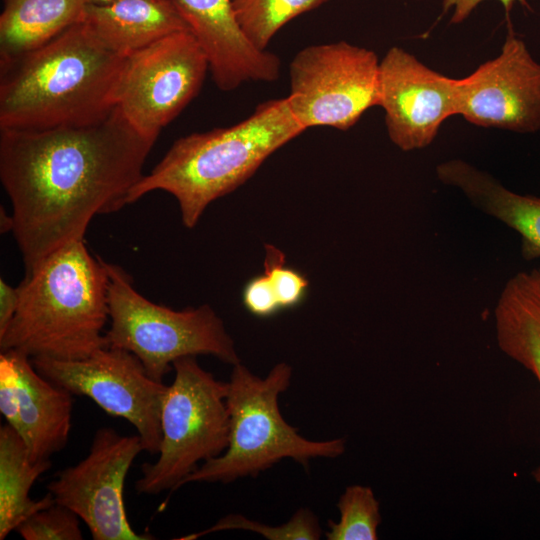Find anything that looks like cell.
<instances>
[{
    "label": "cell",
    "mask_w": 540,
    "mask_h": 540,
    "mask_svg": "<svg viewBox=\"0 0 540 540\" xmlns=\"http://www.w3.org/2000/svg\"><path fill=\"white\" fill-rule=\"evenodd\" d=\"M233 529L253 531L270 540H317L322 534L317 516L307 508H300L286 523L279 526L265 525L241 514L232 513L205 530L177 539L195 540L210 533Z\"/></svg>",
    "instance_id": "23"
},
{
    "label": "cell",
    "mask_w": 540,
    "mask_h": 540,
    "mask_svg": "<svg viewBox=\"0 0 540 540\" xmlns=\"http://www.w3.org/2000/svg\"><path fill=\"white\" fill-rule=\"evenodd\" d=\"M51 467V461H31L21 436L7 423L0 427V540L35 512L55 500L48 494L30 498L35 481Z\"/></svg>",
    "instance_id": "20"
},
{
    "label": "cell",
    "mask_w": 540,
    "mask_h": 540,
    "mask_svg": "<svg viewBox=\"0 0 540 540\" xmlns=\"http://www.w3.org/2000/svg\"><path fill=\"white\" fill-rule=\"evenodd\" d=\"M172 366L175 376L162 404L158 458L141 466L138 494H172L200 462L221 455L228 446L227 382L215 379L195 356L181 357Z\"/></svg>",
    "instance_id": "7"
},
{
    "label": "cell",
    "mask_w": 540,
    "mask_h": 540,
    "mask_svg": "<svg viewBox=\"0 0 540 540\" xmlns=\"http://www.w3.org/2000/svg\"><path fill=\"white\" fill-rule=\"evenodd\" d=\"M500 53L457 79V115L483 128L540 130V63L508 23Z\"/></svg>",
    "instance_id": "12"
},
{
    "label": "cell",
    "mask_w": 540,
    "mask_h": 540,
    "mask_svg": "<svg viewBox=\"0 0 540 540\" xmlns=\"http://www.w3.org/2000/svg\"><path fill=\"white\" fill-rule=\"evenodd\" d=\"M9 363L19 404L17 433L33 462L50 460L67 444L72 421V394L42 376L31 357L17 350L1 351Z\"/></svg>",
    "instance_id": "15"
},
{
    "label": "cell",
    "mask_w": 540,
    "mask_h": 540,
    "mask_svg": "<svg viewBox=\"0 0 540 540\" xmlns=\"http://www.w3.org/2000/svg\"><path fill=\"white\" fill-rule=\"evenodd\" d=\"M143 450L140 437L99 428L89 452L73 466L59 471L47 485L56 503L72 510L94 540H153L130 525L124 503V484L135 458Z\"/></svg>",
    "instance_id": "11"
},
{
    "label": "cell",
    "mask_w": 540,
    "mask_h": 540,
    "mask_svg": "<svg viewBox=\"0 0 540 540\" xmlns=\"http://www.w3.org/2000/svg\"><path fill=\"white\" fill-rule=\"evenodd\" d=\"M0 412L15 431L19 426V404L12 369L0 355Z\"/></svg>",
    "instance_id": "27"
},
{
    "label": "cell",
    "mask_w": 540,
    "mask_h": 540,
    "mask_svg": "<svg viewBox=\"0 0 540 540\" xmlns=\"http://www.w3.org/2000/svg\"><path fill=\"white\" fill-rule=\"evenodd\" d=\"M85 0H3L0 16V61L48 43L82 22Z\"/></svg>",
    "instance_id": "19"
},
{
    "label": "cell",
    "mask_w": 540,
    "mask_h": 540,
    "mask_svg": "<svg viewBox=\"0 0 540 540\" xmlns=\"http://www.w3.org/2000/svg\"><path fill=\"white\" fill-rule=\"evenodd\" d=\"M338 522L328 521V540H376L381 521L379 502L370 487L352 485L337 503Z\"/></svg>",
    "instance_id": "22"
},
{
    "label": "cell",
    "mask_w": 540,
    "mask_h": 540,
    "mask_svg": "<svg viewBox=\"0 0 540 540\" xmlns=\"http://www.w3.org/2000/svg\"><path fill=\"white\" fill-rule=\"evenodd\" d=\"M264 274L278 299L281 310L300 305L307 296L309 282L297 269L285 262V254L273 245L265 246Z\"/></svg>",
    "instance_id": "25"
},
{
    "label": "cell",
    "mask_w": 540,
    "mask_h": 540,
    "mask_svg": "<svg viewBox=\"0 0 540 540\" xmlns=\"http://www.w3.org/2000/svg\"><path fill=\"white\" fill-rule=\"evenodd\" d=\"M31 360L49 381L72 395L89 397L111 416L126 419L135 427L143 450L158 454L161 410L168 385L152 379L136 355L105 346L79 360Z\"/></svg>",
    "instance_id": "10"
},
{
    "label": "cell",
    "mask_w": 540,
    "mask_h": 540,
    "mask_svg": "<svg viewBox=\"0 0 540 540\" xmlns=\"http://www.w3.org/2000/svg\"><path fill=\"white\" fill-rule=\"evenodd\" d=\"M108 282L106 261L92 256L84 239L52 252L17 287L18 307L0 334V350L79 360L105 347Z\"/></svg>",
    "instance_id": "3"
},
{
    "label": "cell",
    "mask_w": 540,
    "mask_h": 540,
    "mask_svg": "<svg viewBox=\"0 0 540 540\" xmlns=\"http://www.w3.org/2000/svg\"><path fill=\"white\" fill-rule=\"evenodd\" d=\"M19 302L18 289L13 288L0 279V334L5 331L12 320Z\"/></svg>",
    "instance_id": "29"
},
{
    "label": "cell",
    "mask_w": 540,
    "mask_h": 540,
    "mask_svg": "<svg viewBox=\"0 0 540 540\" xmlns=\"http://www.w3.org/2000/svg\"><path fill=\"white\" fill-rule=\"evenodd\" d=\"M242 302L246 310L257 317H270L281 310L273 287L264 273L245 284Z\"/></svg>",
    "instance_id": "26"
},
{
    "label": "cell",
    "mask_w": 540,
    "mask_h": 540,
    "mask_svg": "<svg viewBox=\"0 0 540 540\" xmlns=\"http://www.w3.org/2000/svg\"><path fill=\"white\" fill-rule=\"evenodd\" d=\"M378 106L391 142L402 151L424 149L441 125L457 115V79L392 46L379 65Z\"/></svg>",
    "instance_id": "13"
},
{
    "label": "cell",
    "mask_w": 540,
    "mask_h": 540,
    "mask_svg": "<svg viewBox=\"0 0 540 540\" xmlns=\"http://www.w3.org/2000/svg\"><path fill=\"white\" fill-rule=\"evenodd\" d=\"M208 69L207 55L191 31L168 35L126 56L116 106L155 142L198 94Z\"/></svg>",
    "instance_id": "9"
},
{
    "label": "cell",
    "mask_w": 540,
    "mask_h": 540,
    "mask_svg": "<svg viewBox=\"0 0 540 540\" xmlns=\"http://www.w3.org/2000/svg\"><path fill=\"white\" fill-rule=\"evenodd\" d=\"M79 520L72 510L55 502L32 514L15 531L25 540H82Z\"/></svg>",
    "instance_id": "24"
},
{
    "label": "cell",
    "mask_w": 540,
    "mask_h": 540,
    "mask_svg": "<svg viewBox=\"0 0 540 540\" xmlns=\"http://www.w3.org/2000/svg\"><path fill=\"white\" fill-rule=\"evenodd\" d=\"M379 65L373 50L346 41L303 48L289 66L293 115L305 130L350 129L378 106Z\"/></svg>",
    "instance_id": "8"
},
{
    "label": "cell",
    "mask_w": 540,
    "mask_h": 540,
    "mask_svg": "<svg viewBox=\"0 0 540 540\" xmlns=\"http://www.w3.org/2000/svg\"><path fill=\"white\" fill-rule=\"evenodd\" d=\"M328 0H231L235 20L257 49L264 51L274 35L289 21Z\"/></svg>",
    "instance_id": "21"
},
{
    "label": "cell",
    "mask_w": 540,
    "mask_h": 540,
    "mask_svg": "<svg viewBox=\"0 0 540 540\" xmlns=\"http://www.w3.org/2000/svg\"><path fill=\"white\" fill-rule=\"evenodd\" d=\"M125 58L82 21L0 61V129L82 126L105 118L116 106Z\"/></svg>",
    "instance_id": "2"
},
{
    "label": "cell",
    "mask_w": 540,
    "mask_h": 540,
    "mask_svg": "<svg viewBox=\"0 0 540 540\" xmlns=\"http://www.w3.org/2000/svg\"><path fill=\"white\" fill-rule=\"evenodd\" d=\"M154 141L118 106L82 126L0 129V179L26 273L84 235L91 220L129 204Z\"/></svg>",
    "instance_id": "1"
},
{
    "label": "cell",
    "mask_w": 540,
    "mask_h": 540,
    "mask_svg": "<svg viewBox=\"0 0 540 540\" xmlns=\"http://www.w3.org/2000/svg\"><path fill=\"white\" fill-rule=\"evenodd\" d=\"M82 21L106 47L123 57L168 35L189 30L174 0L87 4Z\"/></svg>",
    "instance_id": "17"
},
{
    "label": "cell",
    "mask_w": 540,
    "mask_h": 540,
    "mask_svg": "<svg viewBox=\"0 0 540 540\" xmlns=\"http://www.w3.org/2000/svg\"><path fill=\"white\" fill-rule=\"evenodd\" d=\"M484 0H443V13L451 11L450 22L452 24H459L464 22L475 8ZM503 6L507 22L510 23L509 14L512 11L514 5L519 3L525 9L531 10V6L528 0H497Z\"/></svg>",
    "instance_id": "28"
},
{
    "label": "cell",
    "mask_w": 540,
    "mask_h": 540,
    "mask_svg": "<svg viewBox=\"0 0 540 540\" xmlns=\"http://www.w3.org/2000/svg\"><path fill=\"white\" fill-rule=\"evenodd\" d=\"M291 377L292 368L284 362L276 364L264 378L241 363L233 365L226 396L230 416L228 446L221 455L203 462L180 487L192 482L230 483L256 476L285 458L307 466L311 459L341 456L344 439L308 440L284 420L278 402Z\"/></svg>",
    "instance_id": "5"
},
{
    "label": "cell",
    "mask_w": 540,
    "mask_h": 540,
    "mask_svg": "<svg viewBox=\"0 0 540 540\" xmlns=\"http://www.w3.org/2000/svg\"><path fill=\"white\" fill-rule=\"evenodd\" d=\"M494 322L501 351L540 385V267L509 278L497 300Z\"/></svg>",
    "instance_id": "18"
},
{
    "label": "cell",
    "mask_w": 540,
    "mask_h": 540,
    "mask_svg": "<svg viewBox=\"0 0 540 540\" xmlns=\"http://www.w3.org/2000/svg\"><path fill=\"white\" fill-rule=\"evenodd\" d=\"M87 4H106L114 0H85Z\"/></svg>",
    "instance_id": "30"
},
{
    "label": "cell",
    "mask_w": 540,
    "mask_h": 540,
    "mask_svg": "<svg viewBox=\"0 0 540 540\" xmlns=\"http://www.w3.org/2000/svg\"><path fill=\"white\" fill-rule=\"evenodd\" d=\"M304 131L286 97L267 100L235 125L176 140L131 190L129 204L152 191H166L177 200L182 223L193 228L210 203L244 184Z\"/></svg>",
    "instance_id": "4"
},
{
    "label": "cell",
    "mask_w": 540,
    "mask_h": 540,
    "mask_svg": "<svg viewBox=\"0 0 540 540\" xmlns=\"http://www.w3.org/2000/svg\"><path fill=\"white\" fill-rule=\"evenodd\" d=\"M435 171L441 183L458 189L475 208L515 230L526 260L540 257V197L516 193L459 158L439 163Z\"/></svg>",
    "instance_id": "16"
},
{
    "label": "cell",
    "mask_w": 540,
    "mask_h": 540,
    "mask_svg": "<svg viewBox=\"0 0 540 540\" xmlns=\"http://www.w3.org/2000/svg\"><path fill=\"white\" fill-rule=\"evenodd\" d=\"M110 329L106 346L136 355L148 375L159 382L181 357L213 355L240 363L223 321L209 305L173 310L146 299L136 291L131 276L119 265L106 262Z\"/></svg>",
    "instance_id": "6"
},
{
    "label": "cell",
    "mask_w": 540,
    "mask_h": 540,
    "mask_svg": "<svg viewBox=\"0 0 540 540\" xmlns=\"http://www.w3.org/2000/svg\"><path fill=\"white\" fill-rule=\"evenodd\" d=\"M208 61L217 87L232 91L244 82H271L280 75V59L254 47L240 30L231 0H174Z\"/></svg>",
    "instance_id": "14"
}]
</instances>
